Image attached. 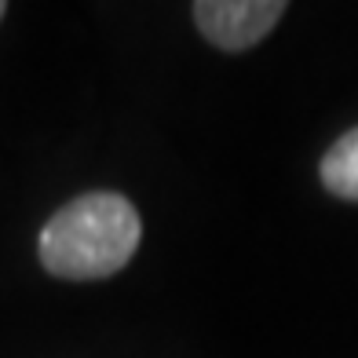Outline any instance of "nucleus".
Wrapping results in <instances>:
<instances>
[{
	"mask_svg": "<svg viewBox=\"0 0 358 358\" xmlns=\"http://www.w3.org/2000/svg\"><path fill=\"white\" fill-rule=\"evenodd\" d=\"M4 11H8V0H0V19H4Z\"/></svg>",
	"mask_w": 358,
	"mask_h": 358,
	"instance_id": "4",
	"label": "nucleus"
},
{
	"mask_svg": "<svg viewBox=\"0 0 358 358\" xmlns=\"http://www.w3.org/2000/svg\"><path fill=\"white\" fill-rule=\"evenodd\" d=\"M318 176H322V187L329 190L333 198L358 201V128L344 132L322 154Z\"/></svg>",
	"mask_w": 358,
	"mask_h": 358,
	"instance_id": "3",
	"label": "nucleus"
},
{
	"mask_svg": "<svg viewBox=\"0 0 358 358\" xmlns=\"http://www.w3.org/2000/svg\"><path fill=\"white\" fill-rule=\"evenodd\" d=\"M289 0H194V22L220 52L256 48L285 15Z\"/></svg>",
	"mask_w": 358,
	"mask_h": 358,
	"instance_id": "2",
	"label": "nucleus"
},
{
	"mask_svg": "<svg viewBox=\"0 0 358 358\" xmlns=\"http://www.w3.org/2000/svg\"><path fill=\"white\" fill-rule=\"evenodd\" d=\"M139 241V208L117 190H88L41 227L37 256L52 278L99 282L128 267Z\"/></svg>",
	"mask_w": 358,
	"mask_h": 358,
	"instance_id": "1",
	"label": "nucleus"
}]
</instances>
